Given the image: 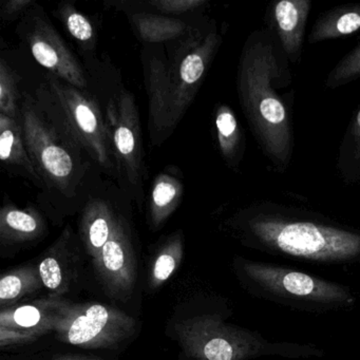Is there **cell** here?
I'll return each mask as SVG.
<instances>
[{
	"instance_id": "cell-18",
	"label": "cell",
	"mask_w": 360,
	"mask_h": 360,
	"mask_svg": "<svg viewBox=\"0 0 360 360\" xmlns=\"http://www.w3.org/2000/svg\"><path fill=\"white\" fill-rule=\"evenodd\" d=\"M71 238L70 226L66 227L39 263V276L44 286L51 292L50 296L60 297L69 290L71 275L68 269V250Z\"/></svg>"
},
{
	"instance_id": "cell-20",
	"label": "cell",
	"mask_w": 360,
	"mask_h": 360,
	"mask_svg": "<svg viewBox=\"0 0 360 360\" xmlns=\"http://www.w3.org/2000/svg\"><path fill=\"white\" fill-rule=\"evenodd\" d=\"M214 123L217 142L223 160L231 169H239L245 144L241 128L231 107L224 104L219 105L216 109Z\"/></svg>"
},
{
	"instance_id": "cell-22",
	"label": "cell",
	"mask_w": 360,
	"mask_h": 360,
	"mask_svg": "<svg viewBox=\"0 0 360 360\" xmlns=\"http://www.w3.org/2000/svg\"><path fill=\"white\" fill-rule=\"evenodd\" d=\"M43 285L39 267H20L4 274L0 279V304L5 307L27 295L37 292Z\"/></svg>"
},
{
	"instance_id": "cell-24",
	"label": "cell",
	"mask_w": 360,
	"mask_h": 360,
	"mask_svg": "<svg viewBox=\"0 0 360 360\" xmlns=\"http://www.w3.org/2000/svg\"><path fill=\"white\" fill-rule=\"evenodd\" d=\"M338 168L341 176L347 182L360 181V108L341 142Z\"/></svg>"
},
{
	"instance_id": "cell-12",
	"label": "cell",
	"mask_w": 360,
	"mask_h": 360,
	"mask_svg": "<svg viewBox=\"0 0 360 360\" xmlns=\"http://www.w3.org/2000/svg\"><path fill=\"white\" fill-rule=\"evenodd\" d=\"M71 303L62 297L49 296L32 303L7 307L0 313V326L27 333L39 339L47 333L56 332L58 322Z\"/></svg>"
},
{
	"instance_id": "cell-26",
	"label": "cell",
	"mask_w": 360,
	"mask_h": 360,
	"mask_svg": "<svg viewBox=\"0 0 360 360\" xmlns=\"http://www.w3.org/2000/svg\"><path fill=\"white\" fill-rule=\"evenodd\" d=\"M22 94L18 89V77L4 58L0 60V113L20 120Z\"/></svg>"
},
{
	"instance_id": "cell-10",
	"label": "cell",
	"mask_w": 360,
	"mask_h": 360,
	"mask_svg": "<svg viewBox=\"0 0 360 360\" xmlns=\"http://www.w3.org/2000/svg\"><path fill=\"white\" fill-rule=\"evenodd\" d=\"M20 32L26 39L33 58L50 75L79 89L88 90L85 69L39 5L33 6L24 14Z\"/></svg>"
},
{
	"instance_id": "cell-1",
	"label": "cell",
	"mask_w": 360,
	"mask_h": 360,
	"mask_svg": "<svg viewBox=\"0 0 360 360\" xmlns=\"http://www.w3.org/2000/svg\"><path fill=\"white\" fill-rule=\"evenodd\" d=\"M288 58L271 30L250 34L240 56L237 91L250 129L276 169H286L294 149Z\"/></svg>"
},
{
	"instance_id": "cell-15",
	"label": "cell",
	"mask_w": 360,
	"mask_h": 360,
	"mask_svg": "<svg viewBox=\"0 0 360 360\" xmlns=\"http://www.w3.org/2000/svg\"><path fill=\"white\" fill-rule=\"evenodd\" d=\"M46 223L37 208H18L13 204H4L0 210V243L16 245L34 241L45 233Z\"/></svg>"
},
{
	"instance_id": "cell-28",
	"label": "cell",
	"mask_w": 360,
	"mask_h": 360,
	"mask_svg": "<svg viewBox=\"0 0 360 360\" xmlns=\"http://www.w3.org/2000/svg\"><path fill=\"white\" fill-rule=\"evenodd\" d=\"M148 5L161 13L180 15V14L203 8L204 6L207 5V1L205 0H153L149 1Z\"/></svg>"
},
{
	"instance_id": "cell-16",
	"label": "cell",
	"mask_w": 360,
	"mask_h": 360,
	"mask_svg": "<svg viewBox=\"0 0 360 360\" xmlns=\"http://www.w3.org/2000/svg\"><path fill=\"white\" fill-rule=\"evenodd\" d=\"M117 214L104 200H90L81 218V237L84 246L92 261L100 255L108 242Z\"/></svg>"
},
{
	"instance_id": "cell-17",
	"label": "cell",
	"mask_w": 360,
	"mask_h": 360,
	"mask_svg": "<svg viewBox=\"0 0 360 360\" xmlns=\"http://www.w3.org/2000/svg\"><path fill=\"white\" fill-rule=\"evenodd\" d=\"M128 20L136 37L147 44L172 43L191 32V27L176 18L159 14L128 13Z\"/></svg>"
},
{
	"instance_id": "cell-6",
	"label": "cell",
	"mask_w": 360,
	"mask_h": 360,
	"mask_svg": "<svg viewBox=\"0 0 360 360\" xmlns=\"http://www.w3.org/2000/svg\"><path fill=\"white\" fill-rule=\"evenodd\" d=\"M176 337L187 357L193 360H248L260 356L288 359L323 357L314 345L273 342L248 328L226 323L218 314H206L176 324Z\"/></svg>"
},
{
	"instance_id": "cell-14",
	"label": "cell",
	"mask_w": 360,
	"mask_h": 360,
	"mask_svg": "<svg viewBox=\"0 0 360 360\" xmlns=\"http://www.w3.org/2000/svg\"><path fill=\"white\" fill-rule=\"evenodd\" d=\"M0 160L8 170L46 189L29 157L20 120L0 113Z\"/></svg>"
},
{
	"instance_id": "cell-8",
	"label": "cell",
	"mask_w": 360,
	"mask_h": 360,
	"mask_svg": "<svg viewBox=\"0 0 360 360\" xmlns=\"http://www.w3.org/2000/svg\"><path fill=\"white\" fill-rule=\"evenodd\" d=\"M107 127L115 153L117 176L132 199L141 205L146 180L140 117L134 94L123 89L107 104Z\"/></svg>"
},
{
	"instance_id": "cell-7",
	"label": "cell",
	"mask_w": 360,
	"mask_h": 360,
	"mask_svg": "<svg viewBox=\"0 0 360 360\" xmlns=\"http://www.w3.org/2000/svg\"><path fill=\"white\" fill-rule=\"evenodd\" d=\"M20 122L29 157L46 191L77 197L88 168L85 155L48 123L30 94H22Z\"/></svg>"
},
{
	"instance_id": "cell-31",
	"label": "cell",
	"mask_w": 360,
	"mask_h": 360,
	"mask_svg": "<svg viewBox=\"0 0 360 360\" xmlns=\"http://www.w3.org/2000/svg\"><path fill=\"white\" fill-rule=\"evenodd\" d=\"M52 360H98V358L84 355H71V354H58L52 357Z\"/></svg>"
},
{
	"instance_id": "cell-19",
	"label": "cell",
	"mask_w": 360,
	"mask_h": 360,
	"mask_svg": "<svg viewBox=\"0 0 360 360\" xmlns=\"http://www.w3.org/2000/svg\"><path fill=\"white\" fill-rule=\"evenodd\" d=\"M360 31V4L333 8L320 15L311 29L309 41L321 43L353 35Z\"/></svg>"
},
{
	"instance_id": "cell-4",
	"label": "cell",
	"mask_w": 360,
	"mask_h": 360,
	"mask_svg": "<svg viewBox=\"0 0 360 360\" xmlns=\"http://www.w3.org/2000/svg\"><path fill=\"white\" fill-rule=\"evenodd\" d=\"M33 98L41 115L63 139L107 174H117L106 117L88 90L79 89L49 73L35 90Z\"/></svg>"
},
{
	"instance_id": "cell-23",
	"label": "cell",
	"mask_w": 360,
	"mask_h": 360,
	"mask_svg": "<svg viewBox=\"0 0 360 360\" xmlns=\"http://www.w3.org/2000/svg\"><path fill=\"white\" fill-rule=\"evenodd\" d=\"M184 252L183 238L180 233H174L165 242L155 256L149 276V285L157 288L172 278L180 265Z\"/></svg>"
},
{
	"instance_id": "cell-9",
	"label": "cell",
	"mask_w": 360,
	"mask_h": 360,
	"mask_svg": "<svg viewBox=\"0 0 360 360\" xmlns=\"http://www.w3.org/2000/svg\"><path fill=\"white\" fill-rule=\"evenodd\" d=\"M136 321L124 311L98 303H71L56 328L58 340L83 349H113L129 339Z\"/></svg>"
},
{
	"instance_id": "cell-29",
	"label": "cell",
	"mask_w": 360,
	"mask_h": 360,
	"mask_svg": "<svg viewBox=\"0 0 360 360\" xmlns=\"http://www.w3.org/2000/svg\"><path fill=\"white\" fill-rule=\"evenodd\" d=\"M37 339L27 333L0 326V347L3 349L7 347H14V345H27V343L33 342Z\"/></svg>"
},
{
	"instance_id": "cell-5",
	"label": "cell",
	"mask_w": 360,
	"mask_h": 360,
	"mask_svg": "<svg viewBox=\"0 0 360 360\" xmlns=\"http://www.w3.org/2000/svg\"><path fill=\"white\" fill-rule=\"evenodd\" d=\"M233 269L250 295L288 309L324 314L349 311L357 304L349 286L285 265L237 257Z\"/></svg>"
},
{
	"instance_id": "cell-11",
	"label": "cell",
	"mask_w": 360,
	"mask_h": 360,
	"mask_svg": "<svg viewBox=\"0 0 360 360\" xmlns=\"http://www.w3.org/2000/svg\"><path fill=\"white\" fill-rule=\"evenodd\" d=\"M94 265L110 296L126 299L131 295L136 279V261L129 229L122 217H117L110 238Z\"/></svg>"
},
{
	"instance_id": "cell-30",
	"label": "cell",
	"mask_w": 360,
	"mask_h": 360,
	"mask_svg": "<svg viewBox=\"0 0 360 360\" xmlns=\"http://www.w3.org/2000/svg\"><path fill=\"white\" fill-rule=\"evenodd\" d=\"M37 5L33 0H9L1 8V18L5 20H13L20 14L26 13L31 7Z\"/></svg>"
},
{
	"instance_id": "cell-3",
	"label": "cell",
	"mask_w": 360,
	"mask_h": 360,
	"mask_svg": "<svg viewBox=\"0 0 360 360\" xmlns=\"http://www.w3.org/2000/svg\"><path fill=\"white\" fill-rule=\"evenodd\" d=\"M221 41L214 26L206 33L191 31L172 41L168 58L155 50L145 52L151 144H163L174 134L201 88Z\"/></svg>"
},
{
	"instance_id": "cell-25",
	"label": "cell",
	"mask_w": 360,
	"mask_h": 360,
	"mask_svg": "<svg viewBox=\"0 0 360 360\" xmlns=\"http://www.w3.org/2000/svg\"><path fill=\"white\" fill-rule=\"evenodd\" d=\"M58 18L62 20L69 34L86 49H94L96 31L87 16L82 14L72 4L63 3L58 8Z\"/></svg>"
},
{
	"instance_id": "cell-27",
	"label": "cell",
	"mask_w": 360,
	"mask_h": 360,
	"mask_svg": "<svg viewBox=\"0 0 360 360\" xmlns=\"http://www.w3.org/2000/svg\"><path fill=\"white\" fill-rule=\"evenodd\" d=\"M360 77V46L352 50L333 68L326 82V86L336 89Z\"/></svg>"
},
{
	"instance_id": "cell-21",
	"label": "cell",
	"mask_w": 360,
	"mask_h": 360,
	"mask_svg": "<svg viewBox=\"0 0 360 360\" xmlns=\"http://www.w3.org/2000/svg\"><path fill=\"white\" fill-rule=\"evenodd\" d=\"M183 195V184L180 179L169 172H162L155 176L149 199V217L151 226L158 229L178 208Z\"/></svg>"
},
{
	"instance_id": "cell-13",
	"label": "cell",
	"mask_w": 360,
	"mask_h": 360,
	"mask_svg": "<svg viewBox=\"0 0 360 360\" xmlns=\"http://www.w3.org/2000/svg\"><path fill=\"white\" fill-rule=\"evenodd\" d=\"M311 7L309 0H281L271 8L269 30L279 39L290 63L300 60Z\"/></svg>"
},
{
	"instance_id": "cell-2",
	"label": "cell",
	"mask_w": 360,
	"mask_h": 360,
	"mask_svg": "<svg viewBox=\"0 0 360 360\" xmlns=\"http://www.w3.org/2000/svg\"><path fill=\"white\" fill-rule=\"evenodd\" d=\"M242 244L271 256L320 265L360 261V231L314 214L264 202L229 221Z\"/></svg>"
}]
</instances>
